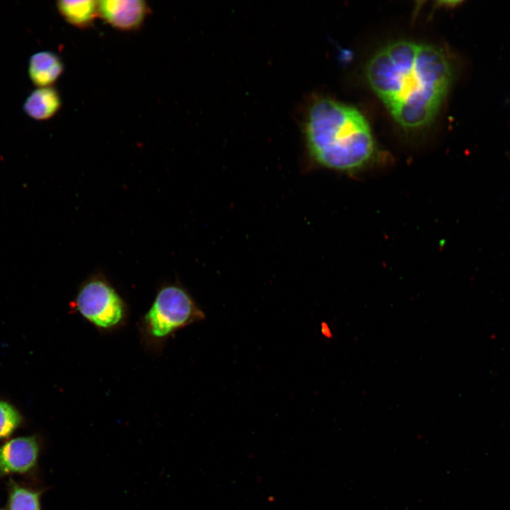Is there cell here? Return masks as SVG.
<instances>
[{
  "instance_id": "7c38bea8",
  "label": "cell",
  "mask_w": 510,
  "mask_h": 510,
  "mask_svg": "<svg viewBox=\"0 0 510 510\" xmlns=\"http://www.w3.org/2000/svg\"><path fill=\"white\" fill-rule=\"evenodd\" d=\"M1 510V509H0Z\"/></svg>"
},
{
  "instance_id": "ba28073f",
  "label": "cell",
  "mask_w": 510,
  "mask_h": 510,
  "mask_svg": "<svg viewBox=\"0 0 510 510\" xmlns=\"http://www.w3.org/2000/svg\"><path fill=\"white\" fill-rule=\"evenodd\" d=\"M61 107V98L53 87H38L32 91L24 101L25 113L35 120H46L52 118Z\"/></svg>"
},
{
  "instance_id": "30bf717a",
  "label": "cell",
  "mask_w": 510,
  "mask_h": 510,
  "mask_svg": "<svg viewBox=\"0 0 510 510\" xmlns=\"http://www.w3.org/2000/svg\"><path fill=\"white\" fill-rule=\"evenodd\" d=\"M9 510H40L41 492L26 488L10 480Z\"/></svg>"
},
{
  "instance_id": "8fae6325",
  "label": "cell",
  "mask_w": 510,
  "mask_h": 510,
  "mask_svg": "<svg viewBox=\"0 0 510 510\" xmlns=\"http://www.w3.org/2000/svg\"><path fill=\"white\" fill-rule=\"evenodd\" d=\"M21 421L20 413L13 406L0 401V439L11 436L20 426Z\"/></svg>"
},
{
  "instance_id": "9c48e42d",
  "label": "cell",
  "mask_w": 510,
  "mask_h": 510,
  "mask_svg": "<svg viewBox=\"0 0 510 510\" xmlns=\"http://www.w3.org/2000/svg\"><path fill=\"white\" fill-rule=\"evenodd\" d=\"M57 8L67 22L79 28L89 27L99 16L98 1L61 0L57 2Z\"/></svg>"
},
{
  "instance_id": "6da1fadb",
  "label": "cell",
  "mask_w": 510,
  "mask_h": 510,
  "mask_svg": "<svg viewBox=\"0 0 510 510\" xmlns=\"http://www.w3.org/2000/svg\"><path fill=\"white\" fill-rule=\"evenodd\" d=\"M451 58L425 43L398 40L378 50L366 69L369 86L393 119L407 130L434 120L455 77Z\"/></svg>"
},
{
  "instance_id": "8992f818",
  "label": "cell",
  "mask_w": 510,
  "mask_h": 510,
  "mask_svg": "<svg viewBox=\"0 0 510 510\" xmlns=\"http://www.w3.org/2000/svg\"><path fill=\"white\" fill-rule=\"evenodd\" d=\"M98 11L114 28L131 31L141 27L149 9L141 0H105L98 1Z\"/></svg>"
},
{
  "instance_id": "3957f363",
  "label": "cell",
  "mask_w": 510,
  "mask_h": 510,
  "mask_svg": "<svg viewBox=\"0 0 510 510\" xmlns=\"http://www.w3.org/2000/svg\"><path fill=\"white\" fill-rule=\"evenodd\" d=\"M205 317L184 287L176 283L164 284L138 322L141 344L147 351L158 353L174 333Z\"/></svg>"
},
{
  "instance_id": "277c9868",
  "label": "cell",
  "mask_w": 510,
  "mask_h": 510,
  "mask_svg": "<svg viewBox=\"0 0 510 510\" xmlns=\"http://www.w3.org/2000/svg\"><path fill=\"white\" fill-rule=\"evenodd\" d=\"M70 307L101 334L125 327L129 317L126 301L101 273H95L79 285Z\"/></svg>"
},
{
  "instance_id": "5b68a950",
  "label": "cell",
  "mask_w": 510,
  "mask_h": 510,
  "mask_svg": "<svg viewBox=\"0 0 510 510\" xmlns=\"http://www.w3.org/2000/svg\"><path fill=\"white\" fill-rule=\"evenodd\" d=\"M39 441L34 436L11 439L0 446V475L25 473L37 463Z\"/></svg>"
},
{
  "instance_id": "52a82bcc",
  "label": "cell",
  "mask_w": 510,
  "mask_h": 510,
  "mask_svg": "<svg viewBox=\"0 0 510 510\" xmlns=\"http://www.w3.org/2000/svg\"><path fill=\"white\" fill-rule=\"evenodd\" d=\"M63 70L62 60L52 52H38L29 59V78L38 87L51 86L61 76Z\"/></svg>"
},
{
  "instance_id": "7a4b0ae2",
  "label": "cell",
  "mask_w": 510,
  "mask_h": 510,
  "mask_svg": "<svg viewBox=\"0 0 510 510\" xmlns=\"http://www.w3.org/2000/svg\"><path fill=\"white\" fill-rule=\"evenodd\" d=\"M304 132L311 157L330 169L351 172L370 164L376 145L370 125L356 108L329 98L309 107Z\"/></svg>"
}]
</instances>
